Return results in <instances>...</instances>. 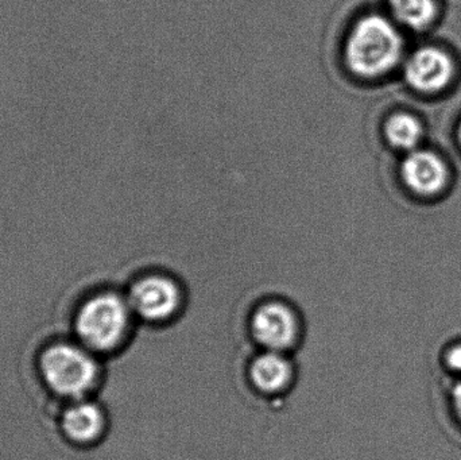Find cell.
Listing matches in <instances>:
<instances>
[{"label": "cell", "mask_w": 461, "mask_h": 460, "mask_svg": "<svg viewBox=\"0 0 461 460\" xmlns=\"http://www.w3.org/2000/svg\"><path fill=\"white\" fill-rule=\"evenodd\" d=\"M37 366L46 389L67 402L89 399L102 381L99 356L76 340L49 343Z\"/></svg>", "instance_id": "1"}, {"label": "cell", "mask_w": 461, "mask_h": 460, "mask_svg": "<svg viewBox=\"0 0 461 460\" xmlns=\"http://www.w3.org/2000/svg\"><path fill=\"white\" fill-rule=\"evenodd\" d=\"M131 307L118 292L104 291L83 300L73 318L76 342L97 356L119 350L131 331Z\"/></svg>", "instance_id": "2"}, {"label": "cell", "mask_w": 461, "mask_h": 460, "mask_svg": "<svg viewBox=\"0 0 461 460\" xmlns=\"http://www.w3.org/2000/svg\"><path fill=\"white\" fill-rule=\"evenodd\" d=\"M403 54L398 27L386 16L368 14L352 27L347 38V67L360 78H378L392 72Z\"/></svg>", "instance_id": "3"}, {"label": "cell", "mask_w": 461, "mask_h": 460, "mask_svg": "<svg viewBox=\"0 0 461 460\" xmlns=\"http://www.w3.org/2000/svg\"><path fill=\"white\" fill-rule=\"evenodd\" d=\"M135 318L148 324H162L177 318L184 304L183 291L173 278L149 275L138 278L126 294Z\"/></svg>", "instance_id": "4"}, {"label": "cell", "mask_w": 461, "mask_h": 460, "mask_svg": "<svg viewBox=\"0 0 461 460\" xmlns=\"http://www.w3.org/2000/svg\"><path fill=\"white\" fill-rule=\"evenodd\" d=\"M249 331L263 350L287 353L300 338V320L297 312L285 302H263L252 312Z\"/></svg>", "instance_id": "5"}, {"label": "cell", "mask_w": 461, "mask_h": 460, "mask_svg": "<svg viewBox=\"0 0 461 460\" xmlns=\"http://www.w3.org/2000/svg\"><path fill=\"white\" fill-rule=\"evenodd\" d=\"M406 83L421 94H438L451 84L455 65L443 49L424 46L411 54L405 62Z\"/></svg>", "instance_id": "6"}, {"label": "cell", "mask_w": 461, "mask_h": 460, "mask_svg": "<svg viewBox=\"0 0 461 460\" xmlns=\"http://www.w3.org/2000/svg\"><path fill=\"white\" fill-rule=\"evenodd\" d=\"M107 426L104 408L91 397L68 402L59 418L62 437L77 447L96 445L104 437Z\"/></svg>", "instance_id": "7"}, {"label": "cell", "mask_w": 461, "mask_h": 460, "mask_svg": "<svg viewBox=\"0 0 461 460\" xmlns=\"http://www.w3.org/2000/svg\"><path fill=\"white\" fill-rule=\"evenodd\" d=\"M401 176L405 185L421 196L440 194L449 180L446 161L438 154L421 149L409 151L401 165Z\"/></svg>", "instance_id": "8"}, {"label": "cell", "mask_w": 461, "mask_h": 460, "mask_svg": "<svg viewBox=\"0 0 461 460\" xmlns=\"http://www.w3.org/2000/svg\"><path fill=\"white\" fill-rule=\"evenodd\" d=\"M249 380L258 393L278 396L292 385L294 365L286 353L263 350L249 364Z\"/></svg>", "instance_id": "9"}, {"label": "cell", "mask_w": 461, "mask_h": 460, "mask_svg": "<svg viewBox=\"0 0 461 460\" xmlns=\"http://www.w3.org/2000/svg\"><path fill=\"white\" fill-rule=\"evenodd\" d=\"M384 137L393 148L413 151L424 138V129L411 113H393L384 123Z\"/></svg>", "instance_id": "10"}, {"label": "cell", "mask_w": 461, "mask_h": 460, "mask_svg": "<svg viewBox=\"0 0 461 460\" xmlns=\"http://www.w3.org/2000/svg\"><path fill=\"white\" fill-rule=\"evenodd\" d=\"M393 18L411 30L428 29L438 18L436 0H387Z\"/></svg>", "instance_id": "11"}, {"label": "cell", "mask_w": 461, "mask_h": 460, "mask_svg": "<svg viewBox=\"0 0 461 460\" xmlns=\"http://www.w3.org/2000/svg\"><path fill=\"white\" fill-rule=\"evenodd\" d=\"M441 365L455 381L461 380V339L446 346L441 354Z\"/></svg>", "instance_id": "12"}, {"label": "cell", "mask_w": 461, "mask_h": 460, "mask_svg": "<svg viewBox=\"0 0 461 460\" xmlns=\"http://www.w3.org/2000/svg\"><path fill=\"white\" fill-rule=\"evenodd\" d=\"M449 412L454 418L455 423L461 429V380L456 381L452 386L448 396Z\"/></svg>", "instance_id": "13"}, {"label": "cell", "mask_w": 461, "mask_h": 460, "mask_svg": "<svg viewBox=\"0 0 461 460\" xmlns=\"http://www.w3.org/2000/svg\"><path fill=\"white\" fill-rule=\"evenodd\" d=\"M457 140H459V145L461 148V122L459 127H457Z\"/></svg>", "instance_id": "14"}]
</instances>
